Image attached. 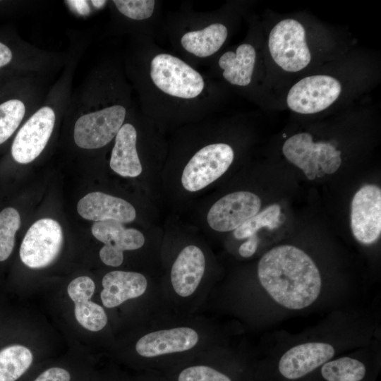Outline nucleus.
Returning a JSON list of instances; mask_svg holds the SVG:
<instances>
[{"instance_id":"1","label":"nucleus","mask_w":381,"mask_h":381,"mask_svg":"<svg viewBox=\"0 0 381 381\" xmlns=\"http://www.w3.org/2000/svg\"><path fill=\"white\" fill-rule=\"evenodd\" d=\"M258 275L267 294L288 309L305 308L320 294L318 268L309 255L294 246H279L264 254Z\"/></svg>"},{"instance_id":"2","label":"nucleus","mask_w":381,"mask_h":381,"mask_svg":"<svg viewBox=\"0 0 381 381\" xmlns=\"http://www.w3.org/2000/svg\"><path fill=\"white\" fill-rule=\"evenodd\" d=\"M267 44L272 61L285 72H301L313 60L308 30L296 18H288L277 22L270 31Z\"/></svg>"},{"instance_id":"3","label":"nucleus","mask_w":381,"mask_h":381,"mask_svg":"<svg viewBox=\"0 0 381 381\" xmlns=\"http://www.w3.org/2000/svg\"><path fill=\"white\" fill-rule=\"evenodd\" d=\"M282 152L309 180L333 174L341 164V152L333 143L314 142L312 135L306 132L288 138L283 144Z\"/></svg>"},{"instance_id":"4","label":"nucleus","mask_w":381,"mask_h":381,"mask_svg":"<svg viewBox=\"0 0 381 381\" xmlns=\"http://www.w3.org/2000/svg\"><path fill=\"white\" fill-rule=\"evenodd\" d=\"M341 81L329 74L304 77L289 90L286 105L292 111L303 115L323 111L334 104L343 94Z\"/></svg>"},{"instance_id":"5","label":"nucleus","mask_w":381,"mask_h":381,"mask_svg":"<svg viewBox=\"0 0 381 381\" xmlns=\"http://www.w3.org/2000/svg\"><path fill=\"white\" fill-rule=\"evenodd\" d=\"M150 74L159 90L178 98L197 97L205 86L203 78L197 71L169 54L162 53L152 58Z\"/></svg>"},{"instance_id":"6","label":"nucleus","mask_w":381,"mask_h":381,"mask_svg":"<svg viewBox=\"0 0 381 381\" xmlns=\"http://www.w3.org/2000/svg\"><path fill=\"white\" fill-rule=\"evenodd\" d=\"M234 158L232 147L226 143H214L198 150L186 165L181 183L195 192L212 183L229 169Z\"/></svg>"},{"instance_id":"7","label":"nucleus","mask_w":381,"mask_h":381,"mask_svg":"<svg viewBox=\"0 0 381 381\" xmlns=\"http://www.w3.org/2000/svg\"><path fill=\"white\" fill-rule=\"evenodd\" d=\"M63 241L59 222L49 218L39 219L25 234L20 248V259L30 268L45 267L58 257Z\"/></svg>"},{"instance_id":"8","label":"nucleus","mask_w":381,"mask_h":381,"mask_svg":"<svg viewBox=\"0 0 381 381\" xmlns=\"http://www.w3.org/2000/svg\"><path fill=\"white\" fill-rule=\"evenodd\" d=\"M126 110L113 105L79 117L74 126L75 144L84 149H97L116 137L123 126Z\"/></svg>"},{"instance_id":"9","label":"nucleus","mask_w":381,"mask_h":381,"mask_svg":"<svg viewBox=\"0 0 381 381\" xmlns=\"http://www.w3.org/2000/svg\"><path fill=\"white\" fill-rule=\"evenodd\" d=\"M351 227L355 238L369 245L381 233V190L374 184L362 186L351 202Z\"/></svg>"},{"instance_id":"10","label":"nucleus","mask_w":381,"mask_h":381,"mask_svg":"<svg viewBox=\"0 0 381 381\" xmlns=\"http://www.w3.org/2000/svg\"><path fill=\"white\" fill-rule=\"evenodd\" d=\"M55 113L47 106L37 110L20 128L11 147L14 160L28 164L43 151L52 133Z\"/></svg>"},{"instance_id":"11","label":"nucleus","mask_w":381,"mask_h":381,"mask_svg":"<svg viewBox=\"0 0 381 381\" xmlns=\"http://www.w3.org/2000/svg\"><path fill=\"white\" fill-rule=\"evenodd\" d=\"M260 198L248 191L227 194L210 207L207 215L209 226L217 231L236 230L256 214L260 208Z\"/></svg>"},{"instance_id":"12","label":"nucleus","mask_w":381,"mask_h":381,"mask_svg":"<svg viewBox=\"0 0 381 381\" xmlns=\"http://www.w3.org/2000/svg\"><path fill=\"white\" fill-rule=\"evenodd\" d=\"M91 230L92 235L104 244L99 250L101 260L111 267L121 265L124 250L138 249L145 243V237L140 231L126 228L115 220L96 222Z\"/></svg>"},{"instance_id":"13","label":"nucleus","mask_w":381,"mask_h":381,"mask_svg":"<svg viewBox=\"0 0 381 381\" xmlns=\"http://www.w3.org/2000/svg\"><path fill=\"white\" fill-rule=\"evenodd\" d=\"M334 347L327 343L308 342L296 345L286 351L277 363L282 378L296 381L320 368L334 356Z\"/></svg>"},{"instance_id":"14","label":"nucleus","mask_w":381,"mask_h":381,"mask_svg":"<svg viewBox=\"0 0 381 381\" xmlns=\"http://www.w3.org/2000/svg\"><path fill=\"white\" fill-rule=\"evenodd\" d=\"M79 214L96 222L115 220L121 223L133 222L136 212L126 200L102 192H92L81 198L77 205Z\"/></svg>"},{"instance_id":"15","label":"nucleus","mask_w":381,"mask_h":381,"mask_svg":"<svg viewBox=\"0 0 381 381\" xmlns=\"http://www.w3.org/2000/svg\"><path fill=\"white\" fill-rule=\"evenodd\" d=\"M198 341V335L194 329L176 327L145 334L136 343L135 350L142 356L155 357L189 350Z\"/></svg>"},{"instance_id":"16","label":"nucleus","mask_w":381,"mask_h":381,"mask_svg":"<svg viewBox=\"0 0 381 381\" xmlns=\"http://www.w3.org/2000/svg\"><path fill=\"white\" fill-rule=\"evenodd\" d=\"M95 289L91 278L81 276L71 282L67 291L75 303V316L79 324L90 331L97 332L104 327L107 317L103 308L90 300Z\"/></svg>"},{"instance_id":"17","label":"nucleus","mask_w":381,"mask_h":381,"mask_svg":"<svg viewBox=\"0 0 381 381\" xmlns=\"http://www.w3.org/2000/svg\"><path fill=\"white\" fill-rule=\"evenodd\" d=\"M205 258L195 246H188L179 254L171 272V280L176 293L182 297L190 296L203 276Z\"/></svg>"},{"instance_id":"18","label":"nucleus","mask_w":381,"mask_h":381,"mask_svg":"<svg viewBox=\"0 0 381 381\" xmlns=\"http://www.w3.org/2000/svg\"><path fill=\"white\" fill-rule=\"evenodd\" d=\"M102 286V302L105 307L111 308L143 295L147 288V279L138 272L116 270L104 276Z\"/></svg>"},{"instance_id":"19","label":"nucleus","mask_w":381,"mask_h":381,"mask_svg":"<svg viewBox=\"0 0 381 381\" xmlns=\"http://www.w3.org/2000/svg\"><path fill=\"white\" fill-rule=\"evenodd\" d=\"M136 140V130L128 123L123 124L116 135L109 165L114 172L121 176L136 177L142 172Z\"/></svg>"},{"instance_id":"20","label":"nucleus","mask_w":381,"mask_h":381,"mask_svg":"<svg viewBox=\"0 0 381 381\" xmlns=\"http://www.w3.org/2000/svg\"><path fill=\"white\" fill-rule=\"evenodd\" d=\"M256 61L255 47L248 43L240 44L235 52H224L218 64L224 78L233 85L245 87L253 78Z\"/></svg>"},{"instance_id":"21","label":"nucleus","mask_w":381,"mask_h":381,"mask_svg":"<svg viewBox=\"0 0 381 381\" xmlns=\"http://www.w3.org/2000/svg\"><path fill=\"white\" fill-rule=\"evenodd\" d=\"M227 36L228 29L225 25L216 23L202 30L185 33L181 44L188 52L198 57H207L222 47Z\"/></svg>"},{"instance_id":"22","label":"nucleus","mask_w":381,"mask_h":381,"mask_svg":"<svg viewBox=\"0 0 381 381\" xmlns=\"http://www.w3.org/2000/svg\"><path fill=\"white\" fill-rule=\"evenodd\" d=\"M319 369L324 381H363L368 373L364 363L349 356L330 360Z\"/></svg>"},{"instance_id":"23","label":"nucleus","mask_w":381,"mask_h":381,"mask_svg":"<svg viewBox=\"0 0 381 381\" xmlns=\"http://www.w3.org/2000/svg\"><path fill=\"white\" fill-rule=\"evenodd\" d=\"M32 354L22 345H11L0 351V381H16L30 368Z\"/></svg>"},{"instance_id":"24","label":"nucleus","mask_w":381,"mask_h":381,"mask_svg":"<svg viewBox=\"0 0 381 381\" xmlns=\"http://www.w3.org/2000/svg\"><path fill=\"white\" fill-rule=\"evenodd\" d=\"M281 207L273 204L246 221L240 227L234 230V236L237 239L248 238L257 234L262 227L274 229L280 224Z\"/></svg>"},{"instance_id":"25","label":"nucleus","mask_w":381,"mask_h":381,"mask_svg":"<svg viewBox=\"0 0 381 381\" xmlns=\"http://www.w3.org/2000/svg\"><path fill=\"white\" fill-rule=\"evenodd\" d=\"M20 226V217L16 209L6 207L0 212V261L6 260L11 254Z\"/></svg>"},{"instance_id":"26","label":"nucleus","mask_w":381,"mask_h":381,"mask_svg":"<svg viewBox=\"0 0 381 381\" xmlns=\"http://www.w3.org/2000/svg\"><path fill=\"white\" fill-rule=\"evenodd\" d=\"M25 113L24 103L12 99L0 104V145L15 132Z\"/></svg>"},{"instance_id":"27","label":"nucleus","mask_w":381,"mask_h":381,"mask_svg":"<svg viewBox=\"0 0 381 381\" xmlns=\"http://www.w3.org/2000/svg\"><path fill=\"white\" fill-rule=\"evenodd\" d=\"M113 2L120 13L133 20L150 18L155 6L153 0H114Z\"/></svg>"},{"instance_id":"28","label":"nucleus","mask_w":381,"mask_h":381,"mask_svg":"<svg viewBox=\"0 0 381 381\" xmlns=\"http://www.w3.org/2000/svg\"><path fill=\"white\" fill-rule=\"evenodd\" d=\"M178 381H232L226 375L205 365L188 367L181 372Z\"/></svg>"},{"instance_id":"29","label":"nucleus","mask_w":381,"mask_h":381,"mask_svg":"<svg viewBox=\"0 0 381 381\" xmlns=\"http://www.w3.org/2000/svg\"><path fill=\"white\" fill-rule=\"evenodd\" d=\"M69 373L61 368H50L42 373L33 381H70Z\"/></svg>"},{"instance_id":"30","label":"nucleus","mask_w":381,"mask_h":381,"mask_svg":"<svg viewBox=\"0 0 381 381\" xmlns=\"http://www.w3.org/2000/svg\"><path fill=\"white\" fill-rule=\"evenodd\" d=\"M258 243L259 238L257 234L248 237V239L239 247V254L243 258L252 256L256 251Z\"/></svg>"},{"instance_id":"31","label":"nucleus","mask_w":381,"mask_h":381,"mask_svg":"<svg viewBox=\"0 0 381 381\" xmlns=\"http://www.w3.org/2000/svg\"><path fill=\"white\" fill-rule=\"evenodd\" d=\"M13 54L10 48L0 42V68L8 65L12 60Z\"/></svg>"},{"instance_id":"32","label":"nucleus","mask_w":381,"mask_h":381,"mask_svg":"<svg viewBox=\"0 0 381 381\" xmlns=\"http://www.w3.org/2000/svg\"><path fill=\"white\" fill-rule=\"evenodd\" d=\"M92 4L97 7L99 8L104 4L106 3L105 1H92Z\"/></svg>"}]
</instances>
